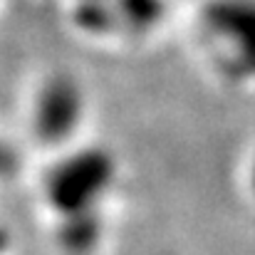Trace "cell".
<instances>
[{
    "label": "cell",
    "instance_id": "obj_1",
    "mask_svg": "<svg viewBox=\"0 0 255 255\" xmlns=\"http://www.w3.org/2000/svg\"><path fill=\"white\" fill-rule=\"evenodd\" d=\"M112 178V159L104 151H85L65 161L50 178V201L60 213H87Z\"/></svg>",
    "mask_w": 255,
    "mask_h": 255
},
{
    "label": "cell",
    "instance_id": "obj_2",
    "mask_svg": "<svg viewBox=\"0 0 255 255\" xmlns=\"http://www.w3.org/2000/svg\"><path fill=\"white\" fill-rule=\"evenodd\" d=\"M80 92L65 77H57L40 92L37 99V109H35V129L40 134V139L57 144L60 139H65L77 119H80Z\"/></svg>",
    "mask_w": 255,
    "mask_h": 255
},
{
    "label": "cell",
    "instance_id": "obj_3",
    "mask_svg": "<svg viewBox=\"0 0 255 255\" xmlns=\"http://www.w3.org/2000/svg\"><path fill=\"white\" fill-rule=\"evenodd\" d=\"M208 20L213 27L228 32L246 62L255 70V5L253 2H238V0H223V2H216L211 10H208Z\"/></svg>",
    "mask_w": 255,
    "mask_h": 255
},
{
    "label": "cell",
    "instance_id": "obj_4",
    "mask_svg": "<svg viewBox=\"0 0 255 255\" xmlns=\"http://www.w3.org/2000/svg\"><path fill=\"white\" fill-rule=\"evenodd\" d=\"M109 22H112V12L99 0H92V2L82 5V10H80V25L94 27V30H104V27H109Z\"/></svg>",
    "mask_w": 255,
    "mask_h": 255
},
{
    "label": "cell",
    "instance_id": "obj_5",
    "mask_svg": "<svg viewBox=\"0 0 255 255\" xmlns=\"http://www.w3.org/2000/svg\"><path fill=\"white\" fill-rule=\"evenodd\" d=\"M122 7H124V12H127L131 20H136V22H149V20H154L156 12H159V0H124Z\"/></svg>",
    "mask_w": 255,
    "mask_h": 255
},
{
    "label": "cell",
    "instance_id": "obj_6",
    "mask_svg": "<svg viewBox=\"0 0 255 255\" xmlns=\"http://www.w3.org/2000/svg\"><path fill=\"white\" fill-rule=\"evenodd\" d=\"M5 164H7V156H5V151L0 149V171L5 169Z\"/></svg>",
    "mask_w": 255,
    "mask_h": 255
},
{
    "label": "cell",
    "instance_id": "obj_7",
    "mask_svg": "<svg viewBox=\"0 0 255 255\" xmlns=\"http://www.w3.org/2000/svg\"><path fill=\"white\" fill-rule=\"evenodd\" d=\"M253 188H255V169H253Z\"/></svg>",
    "mask_w": 255,
    "mask_h": 255
}]
</instances>
